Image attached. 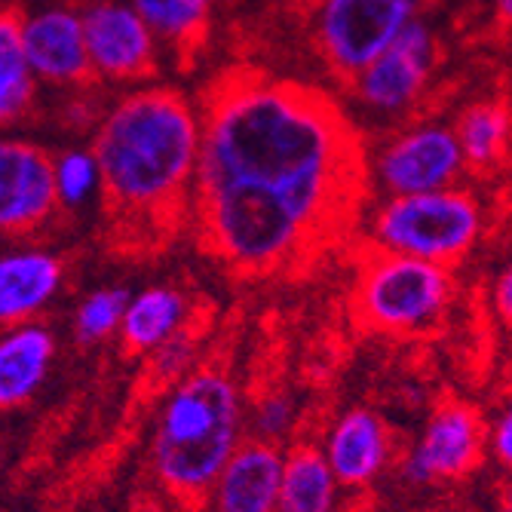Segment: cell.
Here are the masks:
<instances>
[{
    "label": "cell",
    "instance_id": "6da1fadb",
    "mask_svg": "<svg viewBox=\"0 0 512 512\" xmlns=\"http://www.w3.org/2000/svg\"><path fill=\"white\" fill-rule=\"evenodd\" d=\"M362 172L359 135L325 92L230 71L203 105L200 240L240 273L283 270L347 218Z\"/></svg>",
    "mask_w": 512,
    "mask_h": 512
},
{
    "label": "cell",
    "instance_id": "7a4b0ae2",
    "mask_svg": "<svg viewBox=\"0 0 512 512\" xmlns=\"http://www.w3.org/2000/svg\"><path fill=\"white\" fill-rule=\"evenodd\" d=\"M92 151L111 212L132 221H163L191 209L203 154V111L175 89H132L99 120Z\"/></svg>",
    "mask_w": 512,
    "mask_h": 512
},
{
    "label": "cell",
    "instance_id": "3957f363",
    "mask_svg": "<svg viewBox=\"0 0 512 512\" xmlns=\"http://www.w3.org/2000/svg\"><path fill=\"white\" fill-rule=\"evenodd\" d=\"M243 402L224 371L184 375L163 399L151 439L157 479L178 497L212 494L227 460L243 445Z\"/></svg>",
    "mask_w": 512,
    "mask_h": 512
},
{
    "label": "cell",
    "instance_id": "277c9868",
    "mask_svg": "<svg viewBox=\"0 0 512 512\" xmlns=\"http://www.w3.org/2000/svg\"><path fill=\"white\" fill-rule=\"evenodd\" d=\"M485 230V212L476 194L442 188L430 194L390 197L371 215L368 234L378 252L411 255L436 264L467 258Z\"/></svg>",
    "mask_w": 512,
    "mask_h": 512
},
{
    "label": "cell",
    "instance_id": "5b68a950",
    "mask_svg": "<svg viewBox=\"0 0 512 512\" xmlns=\"http://www.w3.org/2000/svg\"><path fill=\"white\" fill-rule=\"evenodd\" d=\"M451 295L454 283L445 264L375 249L359 273L353 301L368 329L414 335L442 319Z\"/></svg>",
    "mask_w": 512,
    "mask_h": 512
},
{
    "label": "cell",
    "instance_id": "8992f818",
    "mask_svg": "<svg viewBox=\"0 0 512 512\" xmlns=\"http://www.w3.org/2000/svg\"><path fill=\"white\" fill-rule=\"evenodd\" d=\"M421 4L424 0H316V53L335 77L350 83L417 22Z\"/></svg>",
    "mask_w": 512,
    "mask_h": 512
},
{
    "label": "cell",
    "instance_id": "52a82bcc",
    "mask_svg": "<svg viewBox=\"0 0 512 512\" xmlns=\"http://www.w3.org/2000/svg\"><path fill=\"white\" fill-rule=\"evenodd\" d=\"M439 62V43L427 22L417 19L396 43L368 62L347 86L353 99L375 117L411 114L433 83Z\"/></svg>",
    "mask_w": 512,
    "mask_h": 512
},
{
    "label": "cell",
    "instance_id": "ba28073f",
    "mask_svg": "<svg viewBox=\"0 0 512 512\" xmlns=\"http://www.w3.org/2000/svg\"><path fill=\"white\" fill-rule=\"evenodd\" d=\"M467 169L454 126L417 123L393 135L375 157V178L390 197L454 188Z\"/></svg>",
    "mask_w": 512,
    "mask_h": 512
},
{
    "label": "cell",
    "instance_id": "9c48e42d",
    "mask_svg": "<svg viewBox=\"0 0 512 512\" xmlns=\"http://www.w3.org/2000/svg\"><path fill=\"white\" fill-rule=\"evenodd\" d=\"M488 433L476 408L467 402H442L402 460V476L414 485L454 482L470 476L488 445Z\"/></svg>",
    "mask_w": 512,
    "mask_h": 512
},
{
    "label": "cell",
    "instance_id": "30bf717a",
    "mask_svg": "<svg viewBox=\"0 0 512 512\" xmlns=\"http://www.w3.org/2000/svg\"><path fill=\"white\" fill-rule=\"evenodd\" d=\"M92 77L108 83L145 80L160 53V37L129 0H92L83 10Z\"/></svg>",
    "mask_w": 512,
    "mask_h": 512
},
{
    "label": "cell",
    "instance_id": "8fae6325",
    "mask_svg": "<svg viewBox=\"0 0 512 512\" xmlns=\"http://www.w3.org/2000/svg\"><path fill=\"white\" fill-rule=\"evenodd\" d=\"M59 209L56 160L25 138L0 145V227L7 237H22L43 227Z\"/></svg>",
    "mask_w": 512,
    "mask_h": 512
},
{
    "label": "cell",
    "instance_id": "7c38bea8",
    "mask_svg": "<svg viewBox=\"0 0 512 512\" xmlns=\"http://www.w3.org/2000/svg\"><path fill=\"white\" fill-rule=\"evenodd\" d=\"M19 34L40 83L80 86L92 77L83 10L43 7L31 16H19Z\"/></svg>",
    "mask_w": 512,
    "mask_h": 512
},
{
    "label": "cell",
    "instance_id": "4fadbf2b",
    "mask_svg": "<svg viewBox=\"0 0 512 512\" xmlns=\"http://www.w3.org/2000/svg\"><path fill=\"white\" fill-rule=\"evenodd\" d=\"M286 454L270 442H243L212 485L215 512H279Z\"/></svg>",
    "mask_w": 512,
    "mask_h": 512
},
{
    "label": "cell",
    "instance_id": "5bb4252c",
    "mask_svg": "<svg viewBox=\"0 0 512 512\" xmlns=\"http://www.w3.org/2000/svg\"><path fill=\"white\" fill-rule=\"evenodd\" d=\"M322 451L341 485L362 488L375 482L390 463V430L375 411L350 408L325 433Z\"/></svg>",
    "mask_w": 512,
    "mask_h": 512
},
{
    "label": "cell",
    "instance_id": "9a60e30c",
    "mask_svg": "<svg viewBox=\"0 0 512 512\" xmlns=\"http://www.w3.org/2000/svg\"><path fill=\"white\" fill-rule=\"evenodd\" d=\"M62 289V261L46 249H13L0 258V319L31 322Z\"/></svg>",
    "mask_w": 512,
    "mask_h": 512
},
{
    "label": "cell",
    "instance_id": "2e32d148",
    "mask_svg": "<svg viewBox=\"0 0 512 512\" xmlns=\"http://www.w3.org/2000/svg\"><path fill=\"white\" fill-rule=\"evenodd\" d=\"M53 350L56 341L46 325H7L4 338H0V405L19 408L40 390L53 362Z\"/></svg>",
    "mask_w": 512,
    "mask_h": 512
},
{
    "label": "cell",
    "instance_id": "e0dca14e",
    "mask_svg": "<svg viewBox=\"0 0 512 512\" xmlns=\"http://www.w3.org/2000/svg\"><path fill=\"white\" fill-rule=\"evenodd\" d=\"M188 322V301L178 289L151 286L129 298L120 338L132 353H154L184 332Z\"/></svg>",
    "mask_w": 512,
    "mask_h": 512
},
{
    "label": "cell",
    "instance_id": "ac0fdd59",
    "mask_svg": "<svg viewBox=\"0 0 512 512\" xmlns=\"http://www.w3.org/2000/svg\"><path fill=\"white\" fill-rule=\"evenodd\" d=\"M338 476L322 448L295 445L286 454L279 512H335Z\"/></svg>",
    "mask_w": 512,
    "mask_h": 512
},
{
    "label": "cell",
    "instance_id": "d6986e66",
    "mask_svg": "<svg viewBox=\"0 0 512 512\" xmlns=\"http://www.w3.org/2000/svg\"><path fill=\"white\" fill-rule=\"evenodd\" d=\"M470 169H494L512 145V111L503 102H476L454 123Z\"/></svg>",
    "mask_w": 512,
    "mask_h": 512
},
{
    "label": "cell",
    "instance_id": "ffe728a7",
    "mask_svg": "<svg viewBox=\"0 0 512 512\" xmlns=\"http://www.w3.org/2000/svg\"><path fill=\"white\" fill-rule=\"evenodd\" d=\"M160 37L178 53H194L209 31L215 0H129Z\"/></svg>",
    "mask_w": 512,
    "mask_h": 512
},
{
    "label": "cell",
    "instance_id": "44dd1931",
    "mask_svg": "<svg viewBox=\"0 0 512 512\" xmlns=\"http://www.w3.org/2000/svg\"><path fill=\"white\" fill-rule=\"evenodd\" d=\"M37 83L40 80L22 46L19 16L4 13L0 19V117L4 123H16L31 111Z\"/></svg>",
    "mask_w": 512,
    "mask_h": 512
},
{
    "label": "cell",
    "instance_id": "7402d4cb",
    "mask_svg": "<svg viewBox=\"0 0 512 512\" xmlns=\"http://www.w3.org/2000/svg\"><path fill=\"white\" fill-rule=\"evenodd\" d=\"M53 160L62 209H80L102 194V166L92 148H68Z\"/></svg>",
    "mask_w": 512,
    "mask_h": 512
},
{
    "label": "cell",
    "instance_id": "603a6c76",
    "mask_svg": "<svg viewBox=\"0 0 512 512\" xmlns=\"http://www.w3.org/2000/svg\"><path fill=\"white\" fill-rule=\"evenodd\" d=\"M129 292L126 289H96L89 292L77 313H74V335L83 344H99L108 341L111 335H120V325L129 307Z\"/></svg>",
    "mask_w": 512,
    "mask_h": 512
},
{
    "label": "cell",
    "instance_id": "cb8c5ba5",
    "mask_svg": "<svg viewBox=\"0 0 512 512\" xmlns=\"http://www.w3.org/2000/svg\"><path fill=\"white\" fill-rule=\"evenodd\" d=\"M295 402L286 393H264L252 411H249V427L252 439L276 445L279 439H286L295 427Z\"/></svg>",
    "mask_w": 512,
    "mask_h": 512
},
{
    "label": "cell",
    "instance_id": "d4e9b609",
    "mask_svg": "<svg viewBox=\"0 0 512 512\" xmlns=\"http://www.w3.org/2000/svg\"><path fill=\"white\" fill-rule=\"evenodd\" d=\"M191 353H194V341H191V335L188 332H181V335H175L169 344H163L160 350H154L151 356V362H154V378L157 381H175L184 368H188V362H191ZM181 381V378H178Z\"/></svg>",
    "mask_w": 512,
    "mask_h": 512
},
{
    "label": "cell",
    "instance_id": "484cf974",
    "mask_svg": "<svg viewBox=\"0 0 512 512\" xmlns=\"http://www.w3.org/2000/svg\"><path fill=\"white\" fill-rule=\"evenodd\" d=\"M488 448L497 457L500 467L512 476V405L500 411V417L494 421L491 433H488Z\"/></svg>",
    "mask_w": 512,
    "mask_h": 512
},
{
    "label": "cell",
    "instance_id": "4316f807",
    "mask_svg": "<svg viewBox=\"0 0 512 512\" xmlns=\"http://www.w3.org/2000/svg\"><path fill=\"white\" fill-rule=\"evenodd\" d=\"M494 310L497 316L509 325L512 329V264L497 276V283H494Z\"/></svg>",
    "mask_w": 512,
    "mask_h": 512
},
{
    "label": "cell",
    "instance_id": "83f0119b",
    "mask_svg": "<svg viewBox=\"0 0 512 512\" xmlns=\"http://www.w3.org/2000/svg\"><path fill=\"white\" fill-rule=\"evenodd\" d=\"M494 13H497V22L512 31V0H494Z\"/></svg>",
    "mask_w": 512,
    "mask_h": 512
}]
</instances>
